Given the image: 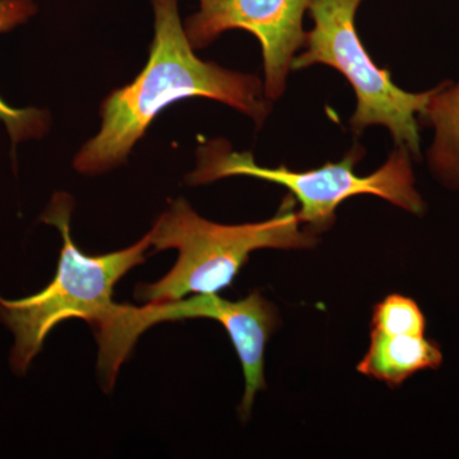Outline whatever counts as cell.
I'll return each instance as SVG.
<instances>
[{"label":"cell","mask_w":459,"mask_h":459,"mask_svg":"<svg viewBox=\"0 0 459 459\" xmlns=\"http://www.w3.org/2000/svg\"><path fill=\"white\" fill-rule=\"evenodd\" d=\"M362 0H312L314 27L307 32L303 51L291 69L325 65L337 69L355 91L358 107L350 124L355 134L370 126H383L395 146L406 147L420 159V131L416 115L427 108L434 89L411 93L395 86L386 69L377 68L356 30L355 17Z\"/></svg>","instance_id":"cell-5"},{"label":"cell","mask_w":459,"mask_h":459,"mask_svg":"<svg viewBox=\"0 0 459 459\" xmlns=\"http://www.w3.org/2000/svg\"><path fill=\"white\" fill-rule=\"evenodd\" d=\"M155 38L143 71L101 105V129L77 153L74 169L96 175L126 161L150 124L169 105L188 98L217 100L262 126L271 111L256 75L199 59L178 12V0H152Z\"/></svg>","instance_id":"cell-1"},{"label":"cell","mask_w":459,"mask_h":459,"mask_svg":"<svg viewBox=\"0 0 459 459\" xmlns=\"http://www.w3.org/2000/svg\"><path fill=\"white\" fill-rule=\"evenodd\" d=\"M312 0H199L186 21L193 49H204L229 30H246L258 39L264 63V93L277 100L286 89L295 53L304 47L303 17Z\"/></svg>","instance_id":"cell-6"},{"label":"cell","mask_w":459,"mask_h":459,"mask_svg":"<svg viewBox=\"0 0 459 459\" xmlns=\"http://www.w3.org/2000/svg\"><path fill=\"white\" fill-rule=\"evenodd\" d=\"M421 117L435 129L428 153L431 170L449 188H459V82L435 87Z\"/></svg>","instance_id":"cell-9"},{"label":"cell","mask_w":459,"mask_h":459,"mask_svg":"<svg viewBox=\"0 0 459 459\" xmlns=\"http://www.w3.org/2000/svg\"><path fill=\"white\" fill-rule=\"evenodd\" d=\"M36 13L32 0H0V32H8ZM0 120L4 123L13 148L18 142L40 138L50 126V115L36 108L9 107L0 99Z\"/></svg>","instance_id":"cell-10"},{"label":"cell","mask_w":459,"mask_h":459,"mask_svg":"<svg viewBox=\"0 0 459 459\" xmlns=\"http://www.w3.org/2000/svg\"><path fill=\"white\" fill-rule=\"evenodd\" d=\"M295 207L296 199L289 195L268 221L229 226L208 221L186 199H177L150 235L156 252L177 249L179 258L164 279L138 285L135 298L157 304L189 294H217L231 285L255 250L313 247L316 235L300 228Z\"/></svg>","instance_id":"cell-3"},{"label":"cell","mask_w":459,"mask_h":459,"mask_svg":"<svg viewBox=\"0 0 459 459\" xmlns=\"http://www.w3.org/2000/svg\"><path fill=\"white\" fill-rule=\"evenodd\" d=\"M442 362V350L433 340L371 329L369 350L356 369L385 385L400 386L418 371L437 369Z\"/></svg>","instance_id":"cell-8"},{"label":"cell","mask_w":459,"mask_h":459,"mask_svg":"<svg viewBox=\"0 0 459 459\" xmlns=\"http://www.w3.org/2000/svg\"><path fill=\"white\" fill-rule=\"evenodd\" d=\"M364 153L360 146H355L340 162L313 170L292 171L286 166L263 168L255 164L252 153L232 152L225 142L216 141L199 148L198 168L188 180L193 186H199L240 175L280 184L300 204L298 216L301 225L316 235L331 229L336 221L338 205L359 195H377L411 213L424 212V202L415 189L411 153L406 147H397L379 170L360 177L356 174L355 166Z\"/></svg>","instance_id":"cell-4"},{"label":"cell","mask_w":459,"mask_h":459,"mask_svg":"<svg viewBox=\"0 0 459 459\" xmlns=\"http://www.w3.org/2000/svg\"><path fill=\"white\" fill-rule=\"evenodd\" d=\"M371 327L388 334L424 336L427 320L415 300L394 294L376 305Z\"/></svg>","instance_id":"cell-11"},{"label":"cell","mask_w":459,"mask_h":459,"mask_svg":"<svg viewBox=\"0 0 459 459\" xmlns=\"http://www.w3.org/2000/svg\"><path fill=\"white\" fill-rule=\"evenodd\" d=\"M137 316L143 329L159 323L195 318L221 323L243 367L246 391L238 413L241 419H247L256 394L265 389V346L279 325L274 305L265 300L259 291L238 301L226 300L217 294H197L186 300L179 299L166 303L144 304L138 307Z\"/></svg>","instance_id":"cell-7"},{"label":"cell","mask_w":459,"mask_h":459,"mask_svg":"<svg viewBox=\"0 0 459 459\" xmlns=\"http://www.w3.org/2000/svg\"><path fill=\"white\" fill-rule=\"evenodd\" d=\"M74 201L65 193H56L41 221L56 226L63 238L56 277L39 294L21 300L0 296V323L14 334L9 362L14 373L23 376L41 352L45 338L59 323L83 319L93 332L101 331L117 313L114 287L132 268L144 262L151 247L150 232L134 246L90 256L81 252L71 234Z\"/></svg>","instance_id":"cell-2"}]
</instances>
